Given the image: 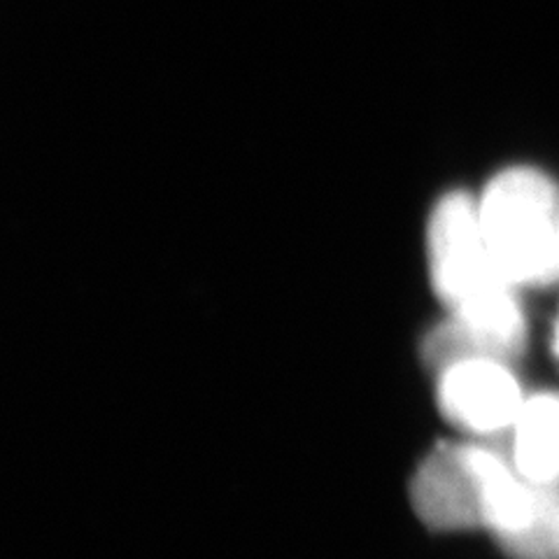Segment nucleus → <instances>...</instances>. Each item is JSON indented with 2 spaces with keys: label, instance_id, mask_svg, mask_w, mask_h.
Segmentation results:
<instances>
[{
  "label": "nucleus",
  "instance_id": "obj_1",
  "mask_svg": "<svg viewBox=\"0 0 559 559\" xmlns=\"http://www.w3.org/2000/svg\"><path fill=\"white\" fill-rule=\"evenodd\" d=\"M478 217L487 250L513 287L559 280V187L536 168H509L485 187Z\"/></svg>",
  "mask_w": 559,
  "mask_h": 559
},
{
  "label": "nucleus",
  "instance_id": "obj_2",
  "mask_svg": "<svg viewBox=\"0 0 559 559\" xmlns=\"http://www.w3.org/2000/svg\"><path fill=\"white\" fill-rule=\"evenodd\" d=\"M415 513L436 532L485 530L483 448L441 443L411 483Z\"/></svg>",
  "mask_w": 559,
  "mask_h": 559
},
{
  "label": "nucleus",
  "instance_id": "obj_3",
  "mask_svg": "<svg viewBox=\"0 0 559 559\" xmlns=\"http://www.w3.org/2000/svg\"><path fill=\"white\" fill-rule=\"evenodd\" d=\"M439 408L450 425L478 436L513 429L524 406L509 364L464 359L439 371Z\"/></svg>",
  "mask_w": 559,
  "mask_h": 559
},
{
  "label": "nucleus",
  "instance_id": "obj_4",
  "mask_svg": "<svg viewBox=\"0 0 559 559\" xmlns=\"http://www.w3.org/2000/svg\"><path fill=\"white\" fill-rule=\"evenodd\" d=\"M513 464L522 478L559 485V396L524 401L513 425Z\"/></svg>",
  "mask_w": 559,
  "mask_h": 559
},
{
  "label": "nucleus",
  "instance_id": "obj_5",
  "mask_svg": "<svg viewBox=\"0 0 559 559\" xmlns=\"http://www.w3.org/2000/svg\"><path fill=\"white\" fill-rule=\"evenodd\" d=\"M497 544L511 559H559V485L534 483L527 515Z\"/></svg>",
  "mask_w": 559,
  "mask_h": 559
},
{
  "label": "nucleus",
  "instance_id": "obj_6",
  "mask_svg": "<svg viewBox=\"0 0 559 559\" xmlns=\"http://www.w3.org/2000/svg\"><path fill=\"white\" fill-rule=\"evenodd\" d=\"M552 347H555V355L559 359V320H557V326H555V336H552Z\"/></svg>",
  "mask_w": 559,
  "mask_h": 559
}]
</instances>
